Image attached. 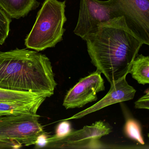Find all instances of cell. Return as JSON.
Returning <instances> with one entry per match:
<instances>
[{
    "mask_svg": "<svg viewBox=\"0 0 149 149\" xmlns=\"http://www.w3.org/2000/svg\"><path fill=\"white\" fill-rule=\"evenodd\" d=\"M57 85L52 63L45 55L26 49L0 52V88L50 97Z\"/></svg>",
    "mask_w": 149,
    "mask_h": 149,
    "instance_id": "2",
    "label": "cell"
},
{
    "mask_svg": "<svg viewBox=\"0 0 149 149\" xmlns=\"http://www.w3.org/2000/svg\"><path fill=\"white\" fill-rule=\"evenodd\" d=\"M85 41L91 63L110 84L129 74L144 44L129 28L123 16L101 23Z\"/></svg>",
    "mask_w": 149,
    "mask_h": 149,
    "instance_id": "1",
    "label": "cell"
},
{
    "mask_svg": "<svg viewBox=\"0 0 149 149\" xmlns=\"http://www.w3.org/2000/svg\"><path fill=\"white\" fill-rule=\"evenodd\" d=\"M105 89L101 73L96 71L81 78L65 95L63 106L66 109L81 108L89 103L96 101L98 92Z\"/></svg>",
    "mask_w": 149,
    "mask_h": 149,
    "instance_id": "7",
    "label": "cell"
},
{
    "mask_svg": "<svg viewBox=\"0 0 149 149\" xmlns=\"http://www.w3.org/2000/svg\"><path fill=\"white\" fill-rule=\"evenodd\" d=\"M129 28L149 45V0H112Z\"/></svg>",
    "mask_w": 149,
    "mask_h": 149,
    "instance_id": "6",
    "label": "cell"
},
{
    "mask_svg": "<svg viewBox=\"0 0 149 149\" xmlns=\"http://www.w3.org/2000/svg\"><path fill=\"white\" fill-rule=\"evenodd\" d=\"M37 114L0 117V141L19 146L35 145L44 132Z\"/></svg>",
    "mask_w": 149,
    "mask_h": 149,
    "instance_id": "4",
    "label": "cell"
},
{
    "mask_svg": "<svg viewBox=\"0 0 149 149\" xmlns=\"http://www.w3.org/2000/svg\"><path fill=\"white\" fill-rule=\"evenodd\" d=\"M44 100L26 103L0 102V117L23 114H37Z\"/></svg>",
    "mask_w": 149,
    "mask_h": 149,
    "instance_id": "12",
    "label": "cell"
},
{
    "mask_svg": "<svg viewBox=\"0 0 149 149\" xmlns=\"http://www.w3.org/2000/svg\"><path fill=\"white\" fill-rule=\"evenodd\" d=\"M49 136L45 133L44 132L41 135H40L36 142L35 145L37 146L38 148H42V147H46L48 144V138Z\"/></svg>",
    "mask_w": 149,
    "mask_h": 149,
    "instance_id": "18",
    "label": "cell"
},
{
    "mask_svg": "<svg viewBox=\"0 0 149 149\" xmlns=\"http://www.w3.org/2000/svg\"><path fill=\"white\" fill-rule=\"evenodd\" d=\"M129 73L139 84L149 83V56L137 55L132 63Z\"/></svg>",
    "mask_w": 149,
    "mask_h": 149,
    "instance_id": "13",
    "label": "cell"
},
{
    "mask_svg": "<svg viewBox=\"0 0 149 149\" xmlns=\"http://www.w3.org/2000/svg\"><path fill=\"white\" fill-rule=\"evenodd\" d=\"M111 127L103 121L96 122L78 130L72 131L68 136L46 147L51 148H94L100 145L98 140L111 132Z\"/></svg>",
    "mask_w": 149,
    "mask_h": 149,
    "instance_id": "8",
    "label": "cell"
},
{
    "mask_svg": "<svg viewBox=\"0 0 149 149\" xmlns=\"http://www.w3.org/2000/svg\"><path fill=\"white\" fill-rule=\"evenodd\" d=\"M61 121L56 127L55 134L48 138V144L63 138L73 131L71 124L68 120H62Z\"/></svg>",
    "mask_w": 149,
    "mask_h": 149,
    "instance_id": "15",
    "label": "cell"
},
{
    "mask_svg": "<svg viewBox=\"0 0 149 149\" xmlns=\"http://www.w3.org/2000/svg\"><path fill=\"white\" fill-rule=\"evenodd\" d=\"M125 135L142 145L144 144V141L142 135V130L139 123L133 118L127 119L124 128Z\"/></svg>",
    "mask_w": 149,
    "mask_h": 149,
    "instance_id": "14",
    "label": "cell"
},
{
    "mask_svg": "<svg viewBox=\"0 0 149 149\" xmlns=\"http://www.w3.org/2000/svg\"><path fill=\"white\" fill-rule=\"evenodd\" d=\"M121 16L112 0H80L74 33L85 40L89 35L96 31L99 24Z\"/></svg>",
    "mask_w": 149,
    "mask_h": 149,
    "instance_id": "5",
    "label": "cell"
},
{
    "mask_svg": "<svg viewBox=\"0 0 149 149\" xmlns=\"http://www.w3.org/2000/svg\"><path fill=\"white\" fill-rule=\"evenodd\" d=\"M135 108L138 109H149V92L147 89L145 95L135 102Z\"/></svg>",
    "mask_w": 149,
    "mask_h": 149,
    "instance_id": "17",
    "label": "cell"
},
{
    "mask_svg": "<svg viewBox=\"0 0 149 149\" xmlns=\"http://www.w3.org/2000/svg\"><path fill=\"white\" fill-rule=\"evenodd\" d=\"M126 77L110 84V88L109 92L96 103L71 117L62 120L81 118L88 114L99 111L109 105L133 99L136 90L127 82Z\"/></svg>",
    "mask_w": 149,
    "mask_h": 149,
    "instance_id": "9",
    "label": "cell"
},
{
    "mask_svg": "<svg viewBox=\"0 0 149 149\" xmlns=\"http://www.w3.org/2000/svg\"><path fill=\"white\" fill-rule=\"evenodd\" d=\"M39 4L36 0H0V7L13 19L25 17Z\"/></svg>",
    "mask_w": 149,
    "mask_h": 149,
    "instance_id": "10",
    "label": "cell"
},
{
    "mask_svg": "<svg viewBox=\"0 0 149 149\" xmlns=\"http://www.w3.org/2000/svg\"><path fill=\"white\" fill-rule=\"evenodd\" d=\"M48 95L35 92L8 90L0 88V102L26 103L40 100L45 101Z\"/></svg>",
    "mask_w": 149,
    "mask_h": 149,
    "instance_id": "11",
    "label": "cell"
},
{
    "mask_svg": "<svg viewBox=\"0 0 149 149\" xmlns=\"http://www.w3.org/2000/svg\"><path fill=\"white\" fill-rule=\"evenodd\" d=\"M12 148H13V145L12 144L0 141V149Z\"/></svg>",
    "mask_w": 149,
    "mask_h": 149,
    "instance_id": "19",
    "label": "cell"
},
{
    "mask_svg": "<svg viewBox=\"0 0 149 149\" xmlns=\"http://www.w3.org/2000/svg\"><path fill=\"white\" fill-rule=\"evenodd\" d=\"M10 16L0 7V45H2L8 37L11 19Z\"/></svg>",
    "mask_w": 149,
    "mask_h": 149,
    "instance_id": "16",
    "label": "cell"
},
{
    "mask_svg": "<svg viewBox=\"0 0 149 149\" xmlns=\"http://www.w3.org/2000/svg\"><path fill=\"white\" fill-rule=\"evenodd\" d=\"M66 1L45 0L35 23L25 40L27 48L40 52L54 47L63 40L67 21Z\"/></svg>",
    "mask_w": 149,
    "mask_h": 149,
    "instance_id": "3",
    "label": "cell"
}]
</instances>
